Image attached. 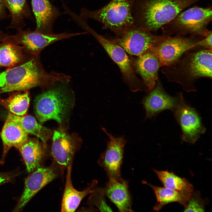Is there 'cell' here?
<instances>
[{"instance_id": "obj_1", "label": "cell", "mask_w": 212, "mask_h": 212, "mask_svg": "<svg viewBox=\"0 0 212 212\" xmlns=\"http://www.w3.org/2000/svg\"><path fill=\"white\" fill-rule=\"evenodd\" d=\"M67 78L63 73L47 72L39 56H31L27 61L0 73V94L52 86L65 81Z\"/></svg>"}, {"instance_id": "obj_2", "label": "cell", "mask_w": 212, "mask_h": 212, "mask_svg": "<svg viewBox=\"0 0 212 212\" xmlns=\"http://www.w3.org/2000/svg\"><path fill=\"white\" fill-rule=\"evenodd\" d=\"M161 71L169 82L180 85L187 92H196L195 83L202 78H212V49L188 51Z\"/></svg>"}, {"instance_id": "obj_3", "label": "cell", "mask_w": 212, "mask_h": 212, "mask_svg": "<svg viewBox=\"0 0 212 212\" xmlns=\"http://www.w3.org/2000/svg\"><path fill=\"white\" fill-rule=\"evenodd\" d=\"M201 0H140L134 2L135 25L151 31L161 28L184 9Z\"/></svg>"}, {"instance_id": "obj_4", "label": "cell", "mask_w": 212, "mask_h": 212, "mask_svg": "<svg viewBox=\"0 0 212 212\" xmlns=\"http://www.w3.org/2000/svg\"><path fill=\"white\" fill-rule=\"evenodd\" d=\"M135 0H111L103 7L95 11L82 8L80 15L102 24L117 36L135 25L132 9Z\"/></svg>"}, {"instance_id": "obj_5", "label": "cell", "mask_w": 212, "mask_h": 212, "mask_svg": "<svg viewBox=\"0 0 212 212\" xmlns=\"http://www.w3.org/2000/svg\"><path fill=\"white\" fill-rule=\"evenodd\" d=\"M211 6H195L181 11L171 21L161 28L163 34L190 36L203 37L210 30L207 26L212 19Z\"/></svg>"}, {"instance_id": "obj_6", "label": "cell", "mask_w": 212, "mask_h": 212, "mask_svg": "<svg viewBox=\"0 0 212 212\" xmlns=\"http://www.w3.org/2000/svg\"><path fill=\"white\" fill-rule=\"evenodd\" d=\"M51 89L39 95L36 98L34 108L37 118L40 123L50 120L60 123L69 108L70 94L66 84Z\"/></svg>"}, {"instance_id": "obj_7", "label": "cell", "mask_w": 212, "mask_h": 212, "mask_svg": "<svg viewBox=\"0 0 212 212\" xmlns=\"http://www.w3.org/2000/svg\"><path fill=\"white\" fill-rule=\"evenodd\" d=\"M77 24L93 36L102 46L110 57L119 66L124 79L130 90L134 92L142 90L135 74L132 62L124 49L111 39L97 33L88 25L87 20L80 19L78 21Z\"/></svg>"}, {"instance_id": "obj_8", "label": "cell", "mask_w": 212, "mask_h": 212, "mask_svg": "<svg viewBox=\"0 0 212 212\" xmlns=\"http://www.w3.org/2000/svg\"><path fill=\"white\" fill-rule=\"evenodd\" d=\"M203 38L163 34L151 50L157 57L161 67L166 66L176 61L187 52L201 48L198 43Z\"/></svg>"}, {"instance_id": "obj_9", "label": "cell", "mask_w": 212, "mask_h": 212, "mask_svg": "<svg viewBox=\"0 0 212 212\" xmlns=\"http://www.w3.org/2000/svg\"><path fill=\"white\" fill-rule=\"evenodd\" d=\"M160 37L161 35L153 34L146 29L135 25L111 40L129 54L138 57L151 50Z\"/></svg>"}, {"instance_id": "obj_10", "label": "cell", "mask_w": 212, "mask_h": 212, "mask_svg": "<svg viewBox=\"0 0 212 212\" xmlns=\"http://www.w3.org/2000/svg\"><path fill=\"white\" fill-rule=\"evenodd\" d=\"M86 33L85 32L74 33L44 34L28 29L26 30H18L15 35L11 36L17 44L22 45L24 52L31 56L37 57L44 48L51 44Z\"/></svg>"}, {"instance_id": "obj_11", "label": "cell", "mask_w": 212, "mask_h": 212, "mask_svg": "<svg viewBox=\"0 0 212 212\" xmlns=\"http://www.w3.org/2000/svg\"><path fill=\"white\" fill-rule=\"evenodd\" d=\"M172 111L182 130V140L195 143L206 130L197 111L187 104L183 98Z\"/></svg>"}, {"instance_id": "obj_12", "label": "cell", "mask_w": 212, "mask_h": 212, "mask_svg": "<svg viewBox=\"0 0 212 212\" xmlns=\"http://www.w3.org/2000/svg\"><path fill=\"white\" fill-rule=\"evenodd\" d=\"M101 129L109 137V140L106 150L102 153L98 163L106 172L109 178H113L121 182L123 179L121 174V167L126 140L123 136L115 137L105 128Z\"/></svg>"}, {"instance_id": "obj_13", "label": "cell", "mask_w": 212, "mask_h": 212, "mask_svg": "<svg viewBox=\"0 0 212 212\" xmlns=\"http://www.w3.org/2000/svg\"><path fill=\"white\" fill-rule=\"evenodd\" d=\"M144 97L142 103L146 112V118H151L167 110L173 111L183 98L182 92L175 96L168 94L158 78L155 85Z\"/></svg>"}, {"instance_id": "obj_14", "label": "cell", "mask_w": 212, "mask_h": 212, "mask_svg": "<svg viewBox=\"0 0 212 212\" xmlns=\"http://www.w3.org/2000/svg\"><path fill=\"white\" fill-rule=\"evenodd\" d=\"M57 175L53 169L38 168L25 180L24 192L14 211H21L32 198Z\"/></svg>"}, {"instance_id": "obj_15", "label": "cell", "mask_w": 212, "mask_h": 212, "mask_svg": "<svg viewBox=\"0 0 212 212\" xmlns=\"http://www.w3.org/2000/svg\"><path fill=\"white\" fill-rule=\"evenodd\" d=\"M32 7L36 22V30L44 34L53 33L55 20L61 14L49 0H32Z\"/></svg>"}, {"instance_id": "obj_16", "label": "cell", "mask_w": 212, "mask_h": 212, "mask_svg": "<svg viewBox=\"0 0 212 212\" xmlns=\"http://www.w3.org/2000/svg\"><path fill=\"white\" fill-rule=\"evenodd\" d=\"M132 64L141 77L147 90L150 91L155 85L161 67L157 57L150 50L138 56Z\"/></svg>"}, {"instance_id": "obj_17", "label": "cell", "mask_w": 212, "mask_h": 212, "mask_svg": "<svg viewBox=\"0 0 212 212\" xmlns=\"http://www.w3.org/2000/svg\"><path fill=\"white\" fill-rule=\"evenodd\" d=\"M109 178L108 181L103 188L105 195L115 204L120 211H133L127 181L123 180L120 182L113 178Z\"/></svg>"}, {"instance_id": "obj_18", "label": "cell", "mask_w": 212, "mask_h": 212, "mask_svg": "<svg viewBox=\"0 0 212 212\" xmlns=\"http://www.w3.org/2000/svg\"><path fill=\"white\" fill-rule=\"evenodd\" d=\"M71 165L67 167L65 186L61 204L62 212H74L77 208L82 199L93 191L94 188L97 184L94 180L91 184L84 190L79 191L73 186L71 177Z\"/></svg>"}, {"instance_id": "obj_19", "label": "cell", "mask_w": 212, "mask_h": 212, "mask_svg": "<svg viewBox=\"0 0 212 212\" xmlns=\"http://www.w3.org/2000/svg\"><path fill=\"white\" fill-rule=\"evenodd\" d=\"M52 154L59 165L68 167L71 164L75 146L71 138L64 132L55 131L53 136Z\"/></svg>"}, {"instance_id": "obj_20", "label": "cell", "mask_w": 212, "mask_h": 212, "mask_svg": "<svg viewBox=\"0 0 212 212\" xmlns=\"http://www.w3.org/2000/svg\"><path fill=\"white\" fill-rule=\"evenodd\" d=\"M4 147L3 156L5 157L12 147L17 148L28 139V134L8 114L1 133Z\"/></svg>"}, {"instance_id": "obj_21", "label": "cell", "mask_w": 212, "mask_h": 212, "mask_svg": "<svg viewBox=\"0 0 212 212\" xmlns=\"http://www.w3.org/2000/svg\"><path fill=\"white\" fill-rule=\"evenodd\" d=\"M24 47L9 36L0 44V67H12L24 62Z\"/></svg>"}, {"instance_id": "obj_22", "label": "cell", "mask_w": 212, "mask_h": 212, "mask_svg": "<svg viewBox=\"0 0 212 212\" xmlns=\"http://www.w3.org/2000/svg\"><path fill=\"white\" fill-rule=\"evenodd\" d=\"M3 0L11 17V23L7 29L17 31L23 29L26 25V19H33L27 0Z\"/></svg>"}, {"instance_id": "obj_23", "label": "cell", "mask_w": 212, "mask_h": 212, "mask_svg": "<svg viewBox=\"0 0 212 212\" xmlns=\"http://www.w3.org/2000/svg\"><path fill=\"white\" fill-rule=\"evenodd\" d=\"M146 184L151 187L155 194L157 202L153 209L155 211H159L165 205L174 202H178L185 207L192 193Z\"/></svg>"}, {"instance_id": "obj_24", "label": "cell", "mask_w": 212, "mask_h": 212, "mask_svg": "<svg viewBox=\"0 0 212 212\" xmlns=\"http://www.w3.org/2000/svg\"><path fill=\"white\" fill-rule=\"evenodd\" d=\"M21 153L29 172L39 167L43 155L37 140L28 139L17 148Z\"/></svg>"}, {"instance_id": "obj_25", "label": "cell", "mask_w": 212, "mask_h": 212, "mask_svg": "<svg viewBox=\"0 0 212 212\" xmlns=\"http://www.w3.org/2000/svg\"><path fill=\"white\" fill-rule=\"evenodd\" d=\"M8 114L28 134H32L37 137L44 143L51 137V130L39 124L34 117L31 115L18 116L9 112Z\"/></svg>"}, {"instance_id": "obj_26", "label": "cell", "mask_w": 212, "mask_h": 212, "mask_svg": "<svg viewBox=\"0 0 212 212\" xmlns=\"http://www.w3.org/2000/svg\"><path fill=\"white\" fill-rule=\"evenodd\" d=\"M153 170L164 187L187 193H191L193 191V186L186 179L167 170Z\"/></svg>"}, {"instance_id": "obj_27", "label": "cell", "mask_w": 212, "mask_h": 212, "mask_svg": "<svg viewBox=\"0 0 212 212\" xmlns=\"http://www.w3.org/2000/svg\"><path fill=\"white\" fill-rule=\"evenodd\" d=\"M30 99L27 91L16 93L6 99L0 98V104L9 112L16 116L25 115L28 109Z\"/></svg>"}, {"instance_id": "obj_28", "label": "cell", "mask_w": 212, "mask_h": 212, "mask_svg": "<svg viewBox=\"0 0 212 212\" xmlns=\"http://www.w3.org/2000/svg\"><path fill=\"white\" fill-rule=\"evenodd\" d=\"M105 195L103 188L94 189L90 193L87 204L90 206L96 207L101 211H112L106 202Z\"/></svg>"}, {"instance_id": "obj_29", "label": "cell", "mask_w": 212, "mask_h": 212, "mask_svg": "<svg viewBox=\"0 0 212 212\" xmlns=\"http://www.w3.org/2000/svg\"><path fill=\"white\" fill-rule=\"evenodd\" d=\"M184 207V212L205 211V203L199 191H193Z\"/></svg>"}, {"instance_id": "obj_30", "label": "cell", "mask_w": 212, "mask_h": 212, "mask_svg": "<svg viewBox=\"0 0 212 212\" xmlns=\"http://www.w3.org/2000/svg\"><path fill=\"white\" fill-rule=\"evenodd\" d=\"M212 31H211L206 36L198 42L199 47L202 49H212Z\"/></svg>"}, {"instance_id": "obj_31", "label": "cell", "mask_w": 212, "mask_h": 212, "mask_svg": "<svg viewBox=\"0 0 212 212\" xmlns=\"http://www.w3.org/2000/svg\"><path fill=\"white\" fill-rule=\"evenodd\" d=\"M16 175L12 173H0V185L11 181Z\"/></svg>"}, {"instance_id": "obj_32", "label": "cell", "mask_w": 212, "mask_h": 212, "mask_svg": "<svg viewBox=\"0 0 212 212\" xmlns=\"http://www.w3.org/2000/svg\"><path fill=\"white\" fill-rule=\"evenodd\" d=\"M5 6L3 0H0V20L4 19L6 15Z\"/></svg>"}, {"instance_id": "obj_33", "label": "cell", "mask_w": 212, "mask_h": 212, "mask_svg": "<svg viewBox=\"0 0 212 212\" xmlns=\"http://www.w3.org/2000/svg\"><path fill=\"white\" fill-rule=\"evenodd\" d=\"M9 35L3 32L0 30V44L6 37Z\"/></svg>"}, {"instance_id": "obj_34", "label": "cell", "mask_w": 212, "mask_h": 212, "mask_svg": "<svg viewBox=\"0 0 212 212\" xmlns=\"http://www.w3.org/2000/svg\"></svg>"}]
</instances>
